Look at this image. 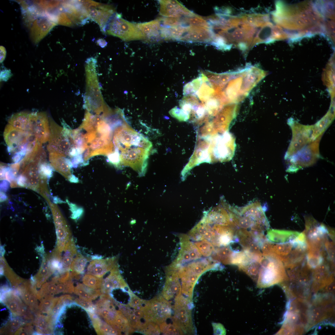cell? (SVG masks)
I'll use <instances>...</instances> for the list:
<instances>
[{"label":"cell","mask_w":335,"mask_h":335,"mask_svg":"<svg viewBox=\"0 0 335 335\" xmlns=\"http://www.w3.org/2000/svg\"><path fill=\"white\" fill-rule=\"evenodd\" d=\"M235 222L237 229L263 234L269 227L259 211L247 206L237 208Z\"/></svg>","instance_id":"1"},{"label":"cell","mask_w":335,"mask_h":335,"mask_svg":"<svg viewBox=\"0 0 335 335\" xmlns=\"http://www.w3.org/2000/svg\"><path fill=\"white\" fill-rule=\"evenodd\" d=\"M260 267L258 284L269 286L279 281L282 278L284 270L282 261L273 254L263 255L259 260Z\"/></svg>","instance_id":"2"},{"label":"cell","mask_w":335,"mask_h":335,"mask_svg":"<svg viewBox=\"0 0 335 335\" xmlns=\"http://www.w3.org/2000/svg\"><path fill=\"white\" fill-rule=\"evenodd\" d=\"M113 140L115 150L118 152L126 149L137 147L150 150L152 146L147 139L127 125H123L115 130Z\"/></svg>","instance_id":"3"},{"label":"cell","mask_w":335,"mask_h":335,"mask_svg":"<svg viewBox=\"0 0 335 335\" xmlns=\"http://www.w3.org/2000/svg\"><path fill=\"white\" fill-rule=\"evenodd\" d=\"M173 306V323L179 327L184 333L194 334L195 328L192 315L193 302L181 293L175 298Z\"/></svg>","instance_id":"4"},{"label":"cell","mask_w":335,"mask_h":335,"mask_svg":"<svg viewBox=\"0 0 335 335\" xmlns=\"http://www.w3.org/2000/svg\"><path fill=\"white\" fill-rule=\"evenodd\" d=\"M105 31L109 35L125 41L145 39L144 36L136 24L123 19L121 14L117 13H115L109 20Z\"/></svg>","instance_id":"5"},{"label":"cell","mask_w":335,"mask_h":335,"mask_svg":"<svg viewBox=\"0 0 335 335\" xmlns=\"http://www.w3.org/2000/svg\"><path fill=\"white\" fill-rule=\"evenodd\" d=\"M150 150L141 147L124 149L119 153L120 164L131 167L143 176L146 171Z\"/></svg>","instance_id":"6"},{"label":"cell","mask_w":335,"mask_h":335,"mask_svg":"<svg viewBox=\"0 0 335 335\" xmlns=\"http://www.w3.org/2000/svg\"><path fill=\"white\" fill-rule=\"evenodd\" d=\"M50 129L47 146L49 152L69 155L70 150L74 147L72 146L73 142L71 134L65 131L52 121H50Z\"/></svg>","instance_id":"7"},{"label":"cell","mask_w":335,"mask_h":335,"mask_svg":"<svg viewBox=\"0 0 335 335\" xmlns=\"http://www.w3.org/2000/svg\"><path fill=\"white\" fill-rule=\"evenodd\" d=\"M171 303L159 295L147 301L143 311L149 321L160 324L171 317Z\"/></svg>","instance_id":"8"},{"label":"cell","mask_w":335,"mask_h":335,"mask_svg":"<svg viewBox=\"0 0 335 335\" xmlns=\"http://www.w3.org/2000/svg\"><path fill=\"white\" fill-rule=\"evenodd\" d=\"M80 1L89 18L97 23L101 31L105 33L108 22L115 13L114 7L91 0Z\"/></svg>","instance_id":"9"},{"label":"cell","mask_w":335,"mask_h":335,"mask_svg":"<svg viewBox=\"0 0 335 335\" xmlns=\"http://www.w3.org/2000/svg\"><path fill=\"white\" fill-rule=\"evenodd\" d=\"M22 300L15 289L0 294L1 302L7 307L13 316L21 317L27 323L32 322L34 318L33 312Z\"/></svg>","instance_id":"10"},{"label":"cell","mask_w":335,"mask_h":335,"mask_svg":"<svg viewBox=\"0 0 335 335\" xmlns=\"http://www.w3.org/2000/svg\"><path fill=\"white\" fill-rule=\"evenodd\" d=\"M27 131L33 136L40 144L49 138L50 129L46 114L44 112L29 114Z\"/></svg>","instance_id":"11"},{"label":"cell","mask_w":335,"mask_h":335,"mask_svg":"<svg viewBox=\"0 0 335 335\" xmlns=\"http://www.w3.org/2000/svg\"><path fill=\"white\" fill-rule=\"evenodd\" d=\"M179 237L180 248L176 258L171 264L175 267L199 259L202 256L195 244L190 240L188 236L181 234Z\"/></svg>","instance_id":"12"},{"label":"cell","mask_w":335,"mask_h":335,"mask_svg":"<svg viewBox=\"0 0 335 335\" xmlns=\"http://www.w3.org/2000/svg\"><path fill=\"white\" fill-rule=\"evenodd\" d=\"M51 206L53 217L57 238L56 248L60 252L71 238V233L66 221L58 207L52 204Z\"/></svg>","instance_id":"13"},{"label":"cell","mask_w":335,"mask_h":335,"mask_svg":"<svg viewBox=\"0 0 335 335\" xmlns=\"http://www.w3.org/2000/svg\"><path fill=\"white\" fill-rule=\"evenodd\" d=\"M31 134L26 131L17 129L11 125H7L4 132V140L8 145L9 152L19 151L21 146L27 143Z\"/></svg>","instance_id":"14"},{"label":"cell","mask_w":335,"mask_h":335,"mask_svg":"<svg viewBox=\"0 0 335 335\" xmlns=\"http://www.w3.org/2000/svg\"><path fill=\"white\" fill-rule=\"evenodd\" d=\"M179 279L176 270L166 268V282L162 293L167 300L175 298L181 293Z\"/></svg>","instance_id":"15"},{"label":"cell","mask_w":335,"mask_h":335,"mask_svg":"<svg viewBox=\"0 0 335 335\" xmlns=\"http://www.w3.org/2000/svg\"><path fill=\"white\" fill-rule=\"evenodd\" d=\"M159 13L167 17H180L193 12L176 0H159Z\"/></svg>","instance_id":"16"},{"label":"cell","mask_w":335,"mask_h":335,"mask_svg":"<svg viewBox=\"0 0 335 335\" xmlns=\"http://www.w3.org/2000/svg\"><path fill=\"white\" fill-rule=\"evenodd\" d=\"M118 257H114L104 259H94L87 268V274L102 278L107 272L118 265Z\"/></svg>","instance_id":"17"},{"label":"cell","mask_w":335,"mask_h":335,"mask_svg":"<svg viewBox=\"0 0 335 335\" xmlns=\"http://www.w3.org/2000/svg\"><path fill=\"white\" fill-rule=\"evenodd\" d=\"M127 287L117 265L110 270L108 276L103 279L100 290L102 294H109L113 289Z\"/></svg>","instance_id":"18"},{"label":"cell","mask_w":335,"mask_h":335,"mask_svg":"<svg viewBox=\"0 0 335 335\" xmlns=\"http://www.w3.org/2000/svg\"><path fill=\"white\" fill-rule=\"evenodd\" d=\"M36 286H33L30 280L24 281L15 289L16 293L24 302L30 308L38 304Z\"/></svg>","instance_id":"19"},{"label":"cell","mask_w":335,"mask_h":335,"mask_svg":"<svg viewBox=\"0 0 335 335\" xmlns=\"http://www.w3.org/2000/svg\"><path fill=\"white\" fill-rule=\"evenodd\" d=\"M49 160L51 166L68 180L71 174L70 168L73 167L70 159L65 156L55 153H50Z\"/></svg>","instance_id":"20"},{"label":"cell","mask_w":335,"mask_h":335,"mask_svg":"<svg viewBox=\"0 0 335 335\" xmlns=\"http://www.w3.org/2000/svg\"><path fill=\"white\" fill-rule=\"evenodd\" d=\"M33 324L36 327L38 335H51L54 334L55 324L49 315L40 313L35 314Z\"/></svg>","instance_id":"21"},{"label":"cell","mask_w":335,"mask_h":335,"mask_svg":"<svg viewBox=\"0 0 335 335\" xmlns=\"http://www.w3.org/2000/svg\"><path fill=\"white\" fill-rule=\"evenodd\" d=\"M41 163L32 161L25 167L21 174L27 179V187L34 190H37L39 186L40 174L39 167Z\"/></svg>","instance_id":"22"},{"label":"cell","mask_w":335,"mask_h":335,"mask_svg":"<svg viewBox=\"0 0 335 335\" xmlns=\"http://www.w3.org/2000/svg\"><path fill=\"white\" fill-rule=\"evenodd\" d=\"M148 41H157L161 39L160 36V25L158 19L148 22L136 24Z\"/></svg>","instance_id":"23"},{"label":"cell","mask_w":335,"mask_h":335,"mask_svg":"<svg viewBox=\"0 0 335 335\" xmlns=\"http://www.w3.org/2000/svg\"><path fill=\"white\" fill-rule=\"evenodd\" d=\"M216 139L213 153L216 159L221 161L229 159L228 144L230 139L229 135L227 133L218 136Z\"/></svg>","instance_id":"24"},{"label":"cell","mask_w":335,"mask_h":335,"mask_svg":"<svg viewBox=\"0 0 335 335\" xmlns=\"http://www.w3.org/2000/svg\"><path fill=\"white\" fill-rule=\"evenodd\" d=\"M299 234L297 232L272 229L267 231L266 238L270 242L280 244L289 242Z\"/></svg>","instance_id":"25"},{"label":"cell","mask_w":335,"mask_h":335,"mask_svg":"<svg viewBox=\"0 0 335 335\" xmlns=\"http://www.w3.org/2000/svg\"><path fill=\"white\" fill-rule=\"evenodd\" d=\"M87 312L91 319L93 327L98 334H120L118 331L105 321H104L96 314Z\"/></svg>","instance_id":"26"},{"label":"cell","mask_w":335,"mask_h":335,"mask_svg":"<svg viewBox=\"0 0 335 335\" xmlns=\"http://www.w3.org/2000/svg\"><path fill=\"white\" fill-rule=\"evenodd\" d=\"M40 256L42 258L41 265L38 272L34 276L38 288H40L53 274L49 266L47 255L44 253Z\"/></svg>","instance_id":"27"},{"label":"cell","mask_w":335,"mask_h":335,"mask_svg":"<svg viewBox=\"0 0 335 335\" xmlns=\"http://www.w3.org/2000/svg\"><path fill=\"white\" fill-rule=\"evenodd\" d=\"M62 261L64 272L69 271L74 257L77 254L76 245L73 239L70 238L64 249Z\"/></svg>","instance_id":"28"},{"label":"cell","mask_w":335,"mask_h":335,"mask_svg":"<svg viewBox=\"0 0 335 335\" xmlns=\"http://www.w3.org/2000/svg\"><path fill=\"white\" fill-rule=\"evenodd\" d=\"M90 260V259L81 254H77L71 265V272L70 273V279L72 280L74 278L75 279H79V275L83 273L86 265Z\"/></svg>","instance_id":"29"},{"label":"cell","mask_w":335,"mask_h":335,"mask_svg":"<svg viewBox=\"0 0 335 335\" xmlns=\"http://www.w3.org/2000/svg\"><path fill=\"white\" fill-rule=\"evenodd\" d=\"M74 293L79 298L89 301L96 299L102 294L100 289H93L81 283L75 287Z\"/></svg>","instance_id":"30"},{"label":"cell","mask_w":335,"mask_h":335,"mask_svg":"<svg viewBox=\"0 0 335 335\" xmlns=\"http://www.w3.org/2000/svg\"><path fill=\"white\" fill-rule=\"evenodd\" d=\"M233 252L229 245L219 247L215 249L211 257L214 260L223 264H231Z\"/></svg>","instance_id":"31"},{"label":"cell","mask_w":335,"mask_h":335,"mask_svg":"<svg viewBox=\"0 0 335 335\" xmlns=\"http://www.w3.org/2000/svg\"><path fill=\"white\" fill-rule=\"evenodd\" d=\"M29 114L25 112H20L14 114L8 120L9 124L17 129L27 131L29 123Z\"/></svg>","instance_id":"32"},{"label":"cell","mask_w":335,"mask_h":335,"mask_svg":"<svg viewBox=\"0 0 335 335\" xmlns=\"http://www.w3.org/2000/svg\"><path fill=\"white\" fill-rule=\"evenodd\" d=\"M27 323H28L23 318L12 315L7 324L2 327L1 333L12 334L18 329Z\"/></svg>","instance_id":"33"},{"label":"cell","mask_w":335,"mask_h":335,"mask_svg":"<svg viewBox=\"0 0 335 335\" xmlns=\"http://www.w3.org/2000/svg\"><path fill=\"white\" fill-rule=\"evenodd\" d=\"M0 258V265L3 268L4 275L8 279L12 287L15 288L25 280L14 272L8 266L3 257Z\"/></svg>","instance_id":"34"},{"label":"cell","mask_w":335,"mask_h":335,"mask_svg":"<svg viewBox=\"0 0 335 335\" xmlns=\"http://www.w3.org/2000/svg\"><path fill=\"white\" fill-rule=\"evenodd\" d=\"M59 297L48 296L41 300L38 306V312L41 314L49 315L56 306Z\"/></svg>","instance_id":"35"},{"label":"cell","mask_w":335,"mask_h":335,"mask_svg":"<svg viewBox=\"0 0 335 335\" xmlns=\"http://www.w3.org/2000/svg\"><path fill=\"white\" fill-rule=\"evenodd\" d=\"M202 256L208 257L212 255L215 248L209 241L206 239L197 241L194 243Z\"/></svg>","instance_id":"36"},{"label":"cell","mask_w":335,"mask_h":335,"mask_svg":"<svg viewBox=\"0 0 335 335\" xmlns=\"http://www.w3.org/2000/svg\"><path fill=\"white\" fill-rule=\"evenodd\" d=\"M103 279L92 275L87 274L82 279L83 283L87 286L94 289L100 288Z\"/></svg>","instance_id":"37"},{"label":"cell","mask_w":335,"mask_h":335,"mask_svg":"<svg viewBox=\"0 0 335 335\" xmlns=\"http://www.w3.org/2000/svg\"><path fill=\"white\" fill-rule=\"evenodd\" d=\"M160 325V332L165 335H183L184 333L181 329L173 323L168 324L164 322Z\"/></svg>","instance_id":"38"},{"label":"cell","mask_w":335,"mask_h":335,"mask_svg":"<svg viewBox=\"0 0 335 335\" xmlns=\"http://www.w3.org/2000/svg\"><path fill=\"white\" fill-rule=\"evenodd\" d=\"M39 170L40 179H49L52 176V167L46 162L40 164Z\"/></svg>","instance_id":"39"},{"label":"cell","mask_w":335,"mask_h":335,"mask_svg":"<svg viewBox=\"0 0 335 335\" xmlns=\"http://www.w3.org/2000/svg\"><path fill=\"white\" fill-rule=\"evenodd\" d=\"M74 301L77 304L83 307L87 312L95 313L96 306L92 303L91 301L79 298L76 299Z\"/></svg>","instance_id":"40"},{"label":"cell","mask_w":335,"mask_h":335,"mask_svg":"<svg viewBox=\"0 0 335 335\" xmlns=\"http://www.w3.org/2000/svg\"><path fill=\"white\" fill-rule=\"evenodd\" d=\"M66 201L69 206L70 210L72 212L71 218L74 219L78 218L83 212V209L74 203H71L67 199Z\"/></svg>","instance_id":"41"},{"label":"cell","mask_w":335,"mask_h":335,"mask_svg":"<svg viewBox=\"0 0 335 335\" xmlns=\"http://www.w3.org/2000/svg\"><path fill=\"white\" fill-rule=\"evenodd\" d=\"M32 323H27L18 329L15 333V335L33 334L34 332Z\"/></svg>","instance_id":"42"},{"label":"cell","mask_w":335,"mask_h":335,"mask_svg":"<svg viewBox=\"0 0 335 335\" xmlns=\"http://www.w3.org/2000/svg\"><path fill=\"white\" fill-rule=\"evenodd\" d=\"M108 161L117 167H118L120 164L119 155L118 153L116 151L113 153L108 155Z\"/></svg>","instance_id":"43"},{"label":"cell","mask_w":335,"mask_h":335,"mask_svg":"<svg viewBox=\"0 0 335 335\" xmlns=\"http://www.w3.org/2000/svg\"><path fill=\"white\" fill-rule=\"evenodd\" d=\"M215 335H225L226 330L222 324L220 323H213L212 324Z\"/></svg>","instance_id":"44"},{"label":"cell","mask_w":335,"mask_h":335,"mask_svg":"<svg viewBox=\"0 0 335 335\" xmlns=\"http://www.w3.org/2000/svg\"><path fill=\"white\" fill-rule=\"evenodd\" d=\"M12 74L9 69H5L0 72V80L7 81L11 76Z\"/></svg>","instance_id":"45"},{"label":"cell","mask_w":335,"mask_h":335,"mask_svg":"<svg viewBox=\"0 0 335 335\" xmlns=\"http://www.w3.org/2000/svg\"><path fill=\"white\" fill-rule=\"evenodd\" d=\"M83 158L81 154L73 157L71 161L73 167L77 168L79 164L83 163Z\"/></svg>","instance_id":"46"},{"label":"cell","mask_w":335,"mask_h":335,"mask_svg":"<svg viewBox=\"0 0 335 335\" xmlns=\"http://www.w3.org/2000/svg\"><path fill=\"white\" fill-rule=\"evenodd\" d=\"M17 182L19 186L21 187H27V179L24 175L21 174L17 178Z\"/></svg>","instance_id":"47"},{"label":"cell","mask_w":335,"mask_h":335,"mask_svg":"<svg viewBox=\"0 0 335 335\" xmlns=\"http://www.w3.org/2000/svg\"><path fill=\"white\" fill-rule=\"evenodd\" d=\"M10 185V182L7 180H1L0 185L1 191L4 192H7L8 190Z\"/></svg>","instance_id":"48"},{"label":"cell","mask_w":335,"mask_h":335,"mask_svg":"<svg viewBox=\"0 0 335 335\" xmlns=\"http://www.w3.org/2000/svg\"><path fill=\"white\" fill-rule=\"evenodd\" d=\"M7 166L4 165V164H1L0 166V180H6L5 174L6 172Z\"/></svg>","instance_id":"49"},{"label":"cell","mask_w":335,"mask_h":335,"mask_svg":"<svg viewBox=\"0 0 335 335\" xmlns=\"http://www.w3.org/2000/svg\"><path fill=\"white\" fill-rule=\"evenodd\" d=\"M0 62H2L4 60L6 55V51L5 49L2 46L0 47Z\"/></svg>","instance_id":"50"},{"label":"cell","mask_w":335,"mask_h":335,"mask_svg":"<svg viewBox=\"0 0 335 335\" xmlns=\"http://www.w3.org/2000/svg\"><path fill=\"white\" fill-rule=\"evenodd\" d=\"M97 42L98 45L102 47H104L106 46L107 44V42L106 41L105 39L102 38L99 39L97 41Z\"/></svg>","instance_id":"51"},{"label":"cell","mask_w":335,"mask_h":335,"mask_svg":"<svg viewBox=\"0 0 335 335\" xmlns=\"http://www.w3.org/2000/svg\"><path fill=\"white\" fill-rule=\"evenodd\" d=\"M0 195L1 202L5 201L7 199V196L4 192L0 191Z\"/></svg>","instance_id":"52"},{"label":"cell","mask_w":335,"mask_h":335,"mask_svg":"<svg viewBox=\"0 0 335 335\" xmlns=\"http://www.w3.org/2000/svg\"><path fill=\"white\" fill-rule=\"evenodd\" d=\"M69 180L71 182L77 183L78 182V179L73 175H72Z\"/></svg>","instance_id":"53"},{"label":"cell","mask_w":335,"mask_h":335,"mask_svg":"<svg viewBox=\"0 0 335 335\" xmlns=\"http://www.w3.org/2000/svg\"><path fill=\"white\" fill-rule=\"evenodd\" d=\"M53 201L54 203L55 204L65 203L57 196H54L53 197Z\"/></svg>","instance_id":"54"},{"label":"cell","mask_w":335,"mask_h":335,"mask_svg":"<svg viewBox=\"0 0 335 335\" xmlns=\"http://www.w3.org/2000/svg\"><path fill=\"white\" fill-rule=\"evenodd\" d=\"M5 252V250L4 248V246H1L0 247V257H3L4 254Z\"/></svg>","instance_id":"55"},{"label":"cell","mask_w":335,"mask_h":335,"mask_svg":"<svg viewBox=\"0 0 335 335\" xmlns=\"http://www.w3.org/2000/svg\"><path fill=\"white\" fill-rule=\"evenodd\" d=\"M10 183V186L12 188L16 187L18 185L16 180L13 181Z\"/></svg>","instance_id":"56"}]
</instances>
